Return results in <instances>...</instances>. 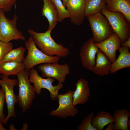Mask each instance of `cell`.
Instances as JSON below:
<instances>
[{"instance_id":"1","label":"cell","mask_w":130,"mask_h":130,"mask_svg":"<svg viewBox=\"0 0 130 130\" xmlns=\"http://www.w3.org/2000/svg\"><path fill=\"white\" fill-rule=\"evenodd\" d=\"M52 30L38 33L32 29H29L27 32L36 46L45 54L51 56H58L60 58L67 57L70 53L69 49L65 47L62 44H58L54 41L51 35Z\"/></svg>"},{"instance_id":"2","label":"cell","mask_w":130,"mask_h":130,"mask_svg":"<svg viewBox=\"0 0 130 130\" xmlns=\"http://www.w3.org/2000/svg\"><path fill=\"white\" fill-rule=\"evenodd\" d=\"M17 75L19 89L16 96L17 103L23 114L30 107L36 93L34 86L31 84L29 80V70L25 69Z\"/></svg>"},{"instance_id":"3","label":"cell","mask_w":130,"mask_h":130,"mask_svg":"<svg viewBox=\"0 0 130 130\" xmlns=\"http://www.w3.org/2000/svg\"><path fill=\"white\" fill-rule=\"evenodd\" d=\"M25 44L28 52L23 62L25 69L26 70H29L34 66L41 64L58 62L60 59L59 56H48L39 50L31 36L25 41Z\"/></svg>"},{"instance_id":"4","label":"cell","mask_w":130,"mask_h":130,"mask_svg":"<svg viewBox=\"0 0 130 130\" xmlns=\"http://www.w3.org/2000/svg\"><path fill=\"white\" fill-rule=\"evenodd\" d=\"M86 17L92 31L94 43L103 41L114 33L108 20L101 13Z\"/></svg>"},{"instance_id":"5","label":"cell","mask_w":130,"mask_h":130,"mask_svg":"<svg viewBox=\"0 0 130 130\" xmlns=\"http://www.w3.org/2000/svg\"><path fill=\"white\" fill-rule=\"evenodd\" d=\"M101 13L107 18L114 33L119 37L121 43L130 37V26L122 13L119 12H111L107 8L103 9Z\"/></svg>"},{"instance_id":"6","label":"cell","mask_w":130,"mask_h":130,"mask_svg":"<svg viewBox=\"0 0 130 130\" xmlns=\"http://www.w3.org/2000/svg\"><path fill=\"white\" fill-rule=\"evenodd\" d=\"M4 11L0 9V41L8 42L13 40L20 39L26 41V37L23 33L17 28L16 15L12 19L9 20L6 17Z\"/></svg>"},{"instance_id":"7","label":"cell","mask_w":130,"mask_h":130,"mask_svg":"<svg viewBox=\"0 0 130 130\" xmlns=\"http://www.w3.org/2000/svg\"><path fill=\"white\" fill-rule=\"evenodd\" d=\"M29 81L34 84L36 93L39 95L41 92V89L44 88L48 90L49 92L51 99L53 100H57L58 91L63 88V83H59L56 86H53L52 84L55 79L52 78H43L39 76L36 70L33 68L29 70Z\"/></svg>"},{"instance_id":"8","label":"cell","mask_w":130,"mask_h":130,"mask_svg":"<svg viewBox=\"0 0 130 130\" xmlns=\"http://www.w3.org/2000/svg\"><path fill=\"white\" fill-rule=\"evenodd\" d=\"M0 77L1 79H0V85L5 93L8 111L4 124H6L10 118L16 117L15 106V103H17V98L14 94L13 88L15 85L18 84V81L15 79L10 78L8 76L2 75Z\"/></svg>"},{"instance_id":"9","label":"cell","mask_w":130,"mask_h":130,"mask_svg":"<svg viewBox=\"0 0 130 130\" xmlns=\"http://www.w3.org/2000/svg\"><path fill=\"white\" fill-rule=\"evenodd\" d=\"M74 91L69 90L64 94H58V107L56 109L52 110L49 114L63 118L75 117L78 112V110L73 104Z\"/></svg>"},{"instance_id":"10","label":"cell","mask_w":130,"mask_h":130,"mask_svg":"<svg viewBox=\"0 0 130 130\" xmlns=\"http://www.w3.org/2000/svg\"><path fill=\"white\" fill-rule=\"evenodd\" d=\"M42 77L52 78L59 83H64L67 75L70 74V67L67 64L60 65L58 62L45 63L38 66Z\"/></svg>"},{"instance_id":"11","label":"cell","mask_w":130,"mask_h":130,"mask_svg":"<svg viewBox=\"0 0 130 130\" xmlns=\"http://www.w3.org/2000/svg\"><path fill=\"white\" fill-rule=\"evenodd\" d=\"M92 38H90L82 46L80 56L83 67L92 71L96 64L95 56L99 48L94 45Z\"/></svg>"},{"instance_id":"12","label":"cell","mask_w":130,"mask_h":130,"mask_svg":"<svg viewBox=\"0 0 130 130\" xmlns=\"http://www.w3.org/2000/svg\"><path fill=\"white\" fill-rule=\"evenodd\" d=\"M121 44L119 37L114 33L105 40L94 45L103 52L112 63L116 59V52L121 46Z\"/></svg>"},{"instance_id":"13","label":"cell","mask_w":130,"mask_h":130,"mask_svg":"<svg viewBox=\"0 0 130 130\" xmlns=\"http://www.w3.org/2000/svg\"><path fill=\"white\" fill-rule=\"evenodd\" d=\"M84 0H67L66 9L70 13V21L76 25L82 24L85 19Z\"/></svg>"},{"instance_id":"14","label":"cell","mask_w":130,"mask_h":130,"mask_svg":"<svg viewBox=\"0 0 130 130\" xmlns=\"http://www.w3.org/2000/svg\"><path fill=\"white\" fill-rule=\"evenodd\" d=\"M76 89L73 95V104L75 106L85 103L90 94V90L88 81L80 78L76 84Z\"/></svg>"},{"instance_id":"15","label":"cell","mask_w":130,"mask_h":130,"mask_svg":"<svg viewBox=\"0 0 130 130\" xmlns=\"http://www.w3.org/2000/svg\"><path fill=\"white\" fill-rule=\"evenodd\" d=\"M96 54V64L92 72L100 76L109 75L112 63L106 55L99 49Z\"/></svg>"},{"instance_id":"16","label":"cell","mask_w":130,"mask_h":130,"mask_svg":"<svg viewBox=\"0 0 130 130\" xmlns=\"http://www.w3.org/2000/svg\"><path fill=\"white\" fill-rule=\"evenodd\" d=\"M44 4L42 15L47 20L49 26L47 30L53 29L59 21L58 14L56 6L51 0H43Z\"/></svg>"},{"instance_id":"17","label":"cell","mask_w":130,"mask_h":130,"mask_svg":"<svg viewBox=\"0 0 130 130\" xmlns=\"http://www.w3.org/2000/svg\"><path fill=\"white\" fill-rule=\"evenodd\" d=\"M129 48L122 46L118 50L120 54L111 64L110 73L115 74L118 71L130 67V53Z\"/></svg>"},{"instance_id":"18","label":"cell","mask_w":130,"mask_h":130,"mask_svg":"<svg viewBox=\"0 0 130 130\" xmlns=\"http://www.w3.org/2000/svg\"><path fill=\"white\" fill-rule=\"evenodd\" d=\"M107 9L111 12H119L124 15L125 19L130 24V0H111L106 5Z\"/></svg>"},{"instance_id":"19","label":"cell","mask_w":130,"mask_h":130,"mask_svg":"<svg viewBox=\"0 0 130 130\" xmlns=\"http://www.w3.org/2000/svg\"><path fill=\"white\" fill-rule=\"evenodd\" d=\"M114 119V130H128L130 116L129 110L126 109H117L113 115Z\"/></svg>"},{"instance_id":"20","label":"cell","mask_w":130,"mask_h":130,"mask_svg":"<svg viewBox=\"0 0 130 130\" xmlns=\"http://www.w3.org/2000/svg\"><path fill=\"white\" fill-rule=\"evenodd\" d=\"M25 69L23 62L11 61L0 63V73L4 75H17Z\"/></svg>"},{"instance_id":"21","label":"cell","mask_w":130,"mask_h":130,"mask_svg":"<svg viewBox=\"0 0 130 130\" xmlns=\"http://www.w3.org/2000/svg\"><path fill=\"white\" fill-rule=\"evenodd\" d=\"M113 116L109 112L103 110L93 116L91 124L97 130H103L104 127L110 123H114Z\"/></svg>"},{"instance_id":"22","label":"cell","mask_w":130,"mask_h":130,"mask_svg":"<svg viewBox=\"0 0 130 130\" xmlns=\"http://www.w3.org/2000/svg\"><path fill=\"white\" fill-rule=\"evenodd\" d=\"M84 13L85 16L101 13L107 8L106 0H85Z\"/></svg>"},{"instance_id":"23","label":"cell","mask_w":130,"mask_h":130,"mask_svg":"<svg viewBox=\"0 0 130 130\" xmlns=\"http://www.w3.org/2000/svg\"><path fill=\"white\" fill-rule=\"evenodd\" d=\"M26 49L21 46L10 50L3 58L0 63L11 61L23 62Z\"/></svg>"},{"instance_id":"24","label":"cell","mask_w":130,"mask_h":130,"mask_svg":"<svg viewBox=\"0 0 130 130\" xmlns=\"http://www.w3.org/2000/svg\"><path fill=\"white\" fill-rule=\"evenodd\" d=\"M51 0L54 4L57 10L59 16V21L61 22L65 18H70V13L66 9L61 0Z\"/></svg>"},{"instance_id":"25","label":"cell","mask_w":130,"mask_h":130,"mask_svg":"<svg viewBox=\"0 0 130 130\" xmlns=\"http://www.w3.org/2000/svg\"><path fill=\"white\" fill-rule=\"evenodd\" d=\"M94 113L91 112L88 114L82 121L78 125L77 130H97L92 126L91 120L94 116Z\"/></svg>"},{"instance_id":"26","label":"cell","mask_w":130,"mask_h":130,"mask_svg":"<svg viewBox=\"0 0 130 130\" xmlns=\"http://www.w3.org/2000/svg\"><path fill=\"white\" fill-rule=\"evenodd\" d=\"M13 47L11 42H6L0 41V62L4 56L13 49Z\"/></svg>"},{"instance_id":"27","label":"cell","mask_w":130,"mask_h":130,"mask_svg":"<svg viewBox=\"0 0 130 130\" xmlns=\"http://www.w3.org/2000/svg\"><path fill=\"white\" fill-rule=\"evenodd\" d=\"M5 101V93L2 88H0V121L4 124L6 118L3 113L4 105Z\"/></svg>"},{"instance_id":"28","label":"cell","mask_w":130,"mask_h":130,"mask_svg":"<svg viewBox=\"0 0 130 130\" xmlns=\"http://www.w3.org/2000/svg\"><path fill=\"white\" fill-rule=\"evenodd\" d=\"M17 0H0V9L7 12L10 10L12 6L15 5Z\"/></svg>"},{"instance_id":"29","label":"cell","mask_w":130,"mask_h":130,"mask_svg":"<svg viewBox=\"0 0 130 130\" xmlns=\"http://www.w3.org/2000/svg\"><path fill=\"white\" fill-rule=\"evenodd\" d=\"M122 46H123L128 47H130V37L125 41L121 44Z\"/></svg>"},{"instance_id":"30","label":"cell","mask_w":130,"mask_h":130,"mask_svg":"<svg viewBox=\"0 0 130 130\" xmlns=\"http://www.w3.org/2000/svg\"><path fill=\"white\" fill-rule=\"evenodd\" d=\"M107 126L105 130H113L114 128V124L113 123H110L107 125Z\"/></svg>"},{"instance_id":"31","label":"cell","mask_w":130,"mask_h":130,"mask_svg":"<svg viewBox=\"0 0 130 130\" xmlns=\"http://www.w3.org/2000/svg\"><path fill=\"white\" fill-rule=\"evenodd\" d=\"M2 123L0 121V130H6L3 125Z\"/></svg>"},{"instance_id":"32","label":"cell","mask_w":130,"mask_h":130,"mask_svg":"<svg viewBox=\"0 0 130 130\" xmlns=\"http://www.w3.org/2000/svg\"><path fill=\"white\" fill-rule=\"evenodd\" d=\"M67 0H62L63 3L65 6V7H66V4L67 1Z\"/></svg>"},{"instance_id":"33","label":"cell","mask_w":130,"mask_h":130,"mask_svg":"<svg viewBox=\"0 0 130 130\" xmlns=\"http://www.w3.org/2000/svg\"><path fill=\"white\" fill-rule=\"evenodd\" d=\"M111 0H106V3L107 4Z\"/></svg>"},{"instance_id":"34","label":"cell","mask_w":130,"mask_h":130,"mask_svg":"<svg viewBox=\"0 0 130 130\" xmlns=\"http://www.w3.org/2000/svg\"></svg>"},{"instance_id":"35","label":"cell","mask_w":130,"mask_h":130,"mask_svg":"<svg viewBox=\"0 0 130 130\" xmlns=\"http://www.w3.org/2000/svg\"></svg>"}]
</instances>
